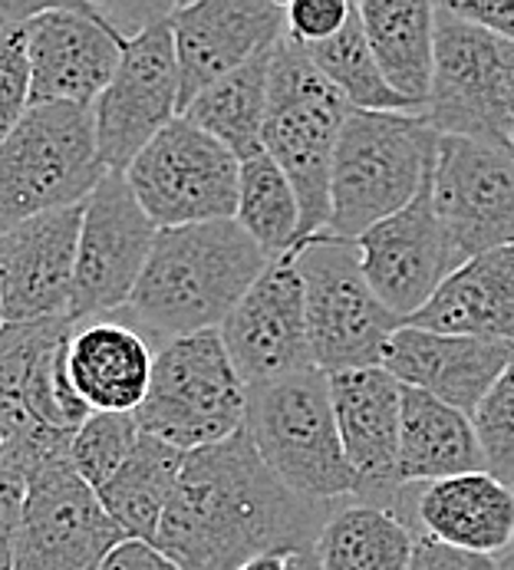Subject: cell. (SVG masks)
I'll list each match as a JSON object with an SVG mask.
<instances>
[{"instance_id": "obj_1", "label": "cell", "mask_w": 514, "mask_h": 570, "mask_svg": "<svg viewBox=\"0 0 514 570\" xmlns=\"http://www.w3.org/2000/svg\"><path fill=\"white\" fill-rule=\"evenodd\" d=\"M337 504L287 489L241 429L185 455L156 548L178 570H238L260 554L314 548Z\"/></svg>"}, {"instance_id": "obj_2", "label": "cell", "mask_w": 514, "mask_h": 570, "mask_svg": "<svg viewBox=\"0 0 514 570\" xmlns=\"http://www.w3.org/2000/svg\"><path fill=\"white\" fill-rule=\"evenodd\" d=\"M270 261L235 218L159 232L129 304L112 317L142 333L152 350L221 330Z\"/></svg>"}, {"instance_id": "obj_3", "label": "cell", "mask_w": 514, "mask_h": 570, "mask_svg": "<svg viewBox=\"0 0 514 570\" xmlns=\"http://www.w3.org/2000/svg\"><path fill=\"white\" fill-rule=\"evenodd\" d=\"M73 326V317L0 324L3 462L27 479L43 465L70 459L73 432L89 415L67 370Z\"/></svg>"}, {"instance_id": "obj_4", "label": "cell", "mask_w": 514, "mask_h": 570, "mask_svg": "<svg viewBox=\"0 0 514 570\" xmlns=\"http://www.w3.org/2000/svg\"><path fill=\"white\" fill-rule=\"evenodd\" d=\"M346 116V99L317 73L307 50L284 33L270 50L260 146L294 185L300 205L297 245L327 232L330 171Z\"/></svg>"}, {"instance_id": "obj_5", "label": "cell", "mask_w": 514, "mask_h": 570, "mask_svg": "<svg viewBox=\"0 0 514 570\" xmlns=\"http://www.w3.org/2000/svg\"><path fill=\"white\" fill-rule=\"evenodd\" d=\"M438 132L423 112H359L343 122L330 171L327 235L356 242L403 212L428 181Z\"/></svg>"}, {"instance_id": "obj_6", "label": "cell", "mask_w": 514, "mask_h": 570, "mask_svg": "<svg viewBox=\"0 0 514 570\" xmlns=\"http://www.w3.org/2000/svg\"><path fill=\"white\" fill-rule=\"evenodd\" d=\"M245 432L260 462L294 494L324 504L356 494V475L343 455L327 373L310 370L248 390Z\"/></svg>"}, {"instance_id": "obj_7", "label": "cell", "mask_w": 514, "mask_h": 570, "mask_svg": "<svg viewBox=\"0 0 514 570\" xmlns=\"http://www.w3.org/2000/svg\"><path fill=\"white\" fill-rule=\"evenodd\" d=\"M102 175L92 109L30 106L0 142V235L30 218L83 205Z\"/></svg>"}, {"instance_id": "obj_8", "label": "cell", "mask_w": 514, "mask_h": 570, "mask_svg": "<svg viewBox=\"0 0 514 570\" xmlns=\"http://www.w3.org/2000/svg\"><path fill=\"white\" fill-rule=\"evenodd\" d=\"M245 415L248 386L235 373L218 330L181 336L156 350L149 393L136 409L139 432L188 455L238 435Z\"/></svg>"}, {"instance_id": "obj_9", "label": "cell", "mask_w": 514, "mask_h": 570, "mask_svg": "<svg viewBox=\"0 0 514 570\" xmlns=\"http://www.w3.org/2000/svg\"><path fill=\"white\" fill-rule=\"evenodd\" d=\"M423 116L438 136L514 149V47L435 3V70Z\"/></svg>"}, {"instance_id": "obj_10", "label": "cell", "mask_w": 514, "mask_h": 570, "mask_svg": "<svg viewBox=\"0 0 514 570\" xmlns=\"http://www.w3.org/2000/svg\"><path fill=\"white\" fill-rule=\"evenodd\" d=\"M294 250L317 370L337 376L379 366L389 336L403 321L393 317L373 294L356 242H343L324 232L304 245H294Z\"/></svg>"}, {"instance_id": "obj_11", "label": "cell", "mask_w": 514, "mask_h": 570, "mask_svg": "<svg viewBox=\"0 0 514 570\" xmlns=\"http://www.w3.org/2000/svg\"><path fill=\"white\" fill-rule=\"evenodd\" d=\"M159 232L231 222L241 163L185 116L169 122L122 171Z\"/></svg>"}, {"instance_id": "obj_12", "label": "cell", "mask_w": 514, "mask_h": 570, "mask_svg": "<svg viewBox=\"0 0 514 570\" xmlns=\"http://www.w3.org/2000/svg\"><path fill=\"white\" fill-rule=\"evenodd\" d=\"M156 238L159 228L136 202L126 175L106 171L83 202L70 317L80 324L119 314L146 271Z\"/></svg>"}, {"instance_id": "obj_13", "label": "cell", "mask_w": 514, "mask_h": 570, "mask_svg": "<svg viewBox=\"0 0 514 570\" xmlns=\"http://www.w3.org/2000/svg\"><path fill=\"white\" fill-rule=\"evenodd\" d=\"M178 116V60L166 17L126 40L112 80L92 106L102 168L126 171Z\"/></svg>"}, {"instance_id": "obj_14", "label": "cell", "mask_w": 514, "mask_h": 570, "mask_svg": "<svg viewBox=\"0 0 514 570\" xmlns=\"http://www.w3.org/2000/svg\"><path fill=\"white\" fill-rule=\"evenodd\" d=\"M428 191L462 261L514 245V149L438 136Z\"/></svg>"}, {"instance_id": "obj_15", "label": "cell", "mask_w": 514, "mask_h": 570, "mask_svg": "<svg viewBox=\"0 0 514 570\" xmlns=\"http://www.w3.org/2000/svg\"><path fill=\"white\" fill-rule=\"evenodd\" d=\"M218 333L248 390L317 370L294 247L264 267Z\"/></svg>"}, {"instance_id": "obj_16", "label": "cell", "mask_w": 514, "mask_h": 570, "mask_svg": "<svg viewBox=\"0 0 514 570\" xmlns=\"http://www.w3.org/2000/svg\"><path fill=\"white\" fill-rule=\"evenodd\" d=\"M122 541L96 491L63 459L27 479L10 570H96Z\"/></svg>"}, {"instance_id": "obj_17", "label": "cell", "mask_w": 514, "mask_h": 570, "mask_svg": "<svg viewBox=\"0 0 514 570\" xmlns=\"http://www.w3.org/2000/svg\"><path fill=\"white\" fill-rule=\"evenodd\" d=\"M30 63V106L60 102L92 109L109 86L126 37L99 3H47L23 23Z\"/></svg>"}, {"instance_id": "obj_18", "label": "cell", "mask_w": 514, "mask_h": 570, "mask_svg": "<svg viewBox=\"0 0 514 570\" xmlns=\"http://www.w3.org/2000/svg\"><path fill=\"white\" fill-rule=\"evenodd\" d=\"M327 380L343 455L356 475L353 501L386 508L413 528L409 485L399 479L403 383L393 380L383 366L349 370Z\"/></svg>"}, {"instance_id": "obj_19", "label": "cell", "mask_w": 514, "mask_h": 570, "mask_svg": "<svg viewBox=\"0 0 514 570\" xmlns=\"http://www.w3.org/2000/svg\"><path fill=\"white\" fill-rule=\"evenodd\" d=\"M178 60V112L208 86L248 67L287 33L284 3L274 0H195L169 13Z\"/></svg>"}, {"instance_id": "obj_20", "label": "cell", "mask_w": 514, "mask_h": 570, "mask_svg": "<svg viewBox=\"0 0 514 570\" xmlns=\"http://www.w3.org/2000/svg\"><path fill=\"white\" fill-rule=\"evenodd\" d=\"M356 247L373 294L403 324L465 264L435 215L428 181L403 212L359 235Z\"/></svg>"}, {"instance_id": "obj_21", "label": "cell", "mask_w": 514, "mask_h": 570, "mask_svg": "<svg viewBox=\"0 0 514 570\" xmlns=\"http://www.w3.org/2000/svg\"><path fill=\"white\" fill-rule=\"evenodd\" d=\"M83 205L0 235V324L70 317Z\"/></svg>"}, {"instance_id": "obj_22", "label": "cell", "mask_w": 514, "mask_h": 570, "mask_svg": "<svg viewBox=\"0 0 514 570\" xmlns=\"http://www.w3.org/2000/svg\"><path fill=\"white\" fill-rule=\"evenodd\" d=\"M514 363V343L435 333L403 324L386 343L379 366L409 390L472 415Z\"/></svg>"}, {"instance_id": "obj_23", "label": "cell", "mask_w": 514, "mask_h": 570, "mask_svg": "<svg viewBox=\"0 0 514 570\" xmlns=\"http://www.w3.org/2000/svg\"><path fill=\"white\" fill-rule=\"evenodd\" d=\"M413 531L445 548L502 558L514 548V489L492 472L409 485Z\"/></svg>"}, {"instance_id": "obj_24", "label": "cell", "mask_w": 514, "mask_h": 570, "mask_svg": "<svg viewBox=\"0 0 514 570\" xmlns=\"http://www.w3.org/2000/svg\"><path fill=\"white\" fill-rule=\"evenodd\" d=\"M156 350L119 317H92L73 326L67 370L89 412H136L152 380Z\"/></svg>"}, {"instance_id": "obj_25", "label": "cell", "mask_w": 514, "mask_h": 570, "mask_svg": "<svg viewBox=\"0 0 514 570\" xmlns=\"http://www.w3.org/2000/svg\"><path fill=\"white\" fill-rule=\"evenodd\" d=\"M409 326L514 343V245L465 261Z\"/></svg>"}, {"instance_id": "obj_26", "label": "cell", "mask_w": 514, "mask_h": 570, "mask_svg": "<svg viewBox=\"0 0 514 570\" xmlns=\"http://www.w3.org/2000/svg\"><path fill=\"white\" fill-rule=\"evenodd\" d=\"M468 472H485V455L472 415L438 403L428 393L403 386V412H399L403 485H428Z\"/></svg>"}, {"instance_id": "obj_27", "label": "cell", "mask_w": 514, "mask_h": 570, "mask_svg": "<svg viewBox=\"0 0 514 570\" xmlns=\"http://www.w3.org/2000/svg\"><path fill=\"white\" fill-rule=\"evenodd\" d=\"M356 7L383 80L423 112L435 70V3L366 0Z\"/></svg>"}, {"instance_id": "obj_28", "label": "cell", "mask_w": 514, "mask_h": 570, "mask_svg": "<svg viewBox=\"0 0 514 570\" xmlns=\"http://www.w3.org/2000/svg\"><path fill=\"white\" fill-rule=\"evenodd\" d=\"M185 465V452L175 445L139 432V442L126 465L96 491L102 511L112 518V524L122 531L126 541H146L152 544L159 534V524L166 518L171 491L178 485Z\"/></svg>"}, {"instance_id": "obj_29", "label": "cell", "mask_w": 514, "mask_h": 570, "mask_svg": "<svg viewBox=\"0 0 514 570\" xmlns=\"http://www.w3.org/2000/svg\"><path fill=\"white\" fill-rule=\"evenodd\" d=\"M413 548L416 534L403 518L363 501L337 504L314 541L324 570H406Z\"/></svg>"}, {"instance_id": "obj_30", "label": "cell", "mask_w": 514, "mask_h": 570, "mask_svg": "<svg viewBox=\"0 0 514 570\" xmlns=\"http://www.w3.org/2000/svg\"><path fill=\"white\" fill-rule=\"evenodd\" d=\"M267 77H270V50L235 70L231 77L208 86L191 106L181 112L191 126L218 139L238 163L264 153L260 132L267 116Z\"/></svg>"}, {"instance_id": "obj_31", "label": "cell", "mask_w": 514, "mask_h": 570, "mask_svg": "<svg viewBox=\"0 0 514 570\" xmlns=\"http://www.w3.org/2000/svg\"><path fill=\"white\" fill-rule=\"evenodd\" d=\"M304 50H307L310 63L317 67V73L340 92L349 109H359V112H419L403 96H396L389 89V82L383 80L356 3H349V17H346L337 37H330L317 47H304Z\"/></svg>"}, {"instance_id": "obj_32", "label": "cell", "mask_w": 514, "mask_h": 570, "mask_svg": "<svg viewBox=\"0 0 514 570\" xmlns=\"http://www.w3.org/2000/svg\"><path fill=\"white\" fill-rule=\"evenodd\" d=\"M235 222L267 257H280L300 238V205L294 185L267 153L241 163Z\"/></svg>"}, {"instance_id": "obj_33", "label": "cell", "mask_w": 514, "mask_h": 570, "mask_svg": "<svg viewBox=\"0 0 514 570\" xmlns=\"http://www.w3.org/2000/svg\"><path fill=\"white\" fill-rule=\"evenodd\" d=\"M139 442L136 412H89L70 442V465L92 491H99L132 455Z\"/></svg>"}, {"instance_id": "obj_34", "label": "cell", "mask_w": 514, "mask_h": 570, "mask_svg": "<svg viewBox=\"0 0 514 570\" xmlns=\"http://www.w3.org/2000/svg\"><path fill=\"white\" fill-rule=\"evenodd\" d=\"M472 425L485 455V472L514 482V363L472 412Z\"/></svg>"}, {"instance_id": "obj_35", "label": "cell", "mask_w": 514, "mask_h": 570, "mask_svg": "<svg viewBox=\"0 0 514 570\" xmlns=\"http://www.w3.org/2000/svg\"><path fill=\"white\" fill-rule=\"evenodd\" d=\"M30 109V63L23 23L0 30V142Z\"/></svg>"}, {"instance_id": "obj_36", "label": "cell", "mask_w": 514, "mask_h": 570, "mask_svg": "<svg viewBox=\"0 0 514 570\" xmlns=\"http://www.w3.org/2000/svg\"><path fill=\"white\" fill-rule=\"evenodd\" d=\"M349 17L346 0H290L284 3L287 37L300 47H317L337 37Z\"/></svg>"}, {"instance_id": "obj_37", "label": "cell", "mask_w": 514, "mask_h": 570, "mask_svg": "<svg viewBox=\"0 0 514 570\" xmlns=\"http://www.w3.org/2000/svg\"><path fill=\"white\" fill-rule=\"evenodd\" d=\"M27 504V475L0 459V570H10Z\"/></svg>"}, {"instance_id": "obj_38", "label": "cell", "mask_w": 514, "mask_h": 570, "mask_svg": "<svg viewBox=\"0 0 514 570\" xmlns=\"http://www.w3.org/2000/svg\"><path fill=\"white\" fill-rule=\"evenodd\" d=\"M406 570H505L498 558H482V554H468V551H455L445 548L432 538H416L413 558Z\"/></svg>"}, {"instance_id": "obj_39", "label": "cell", "mask_w": 514, "mask_h": 570, "mask_svg": "<svg viewBox=\"0 0 514 570\" xmlns=\"http://www.w3.org/2000/svg\"><path fill=\"white\" fill-rule=\"evenodd\" d=\"M448 10L514 47V0H452Z\"/></svg>"}, {"instance_id": "obj_40", "label": "cell", "mask_w": 514, "mask_h": 570, "mask_svg": "<svg viewBox=\"0 0 514 570\" xmlns=\"http://www.w3.org/2000/svg\"><path fill=\"white\" fill-rule=\"evenodd\" d=\"M96 570H178L171 564L169 558L156 548V544H146V541H122L116 544L106 561Z\"/></svg>"}, {"instance_id": "obj_41", "label": "cell", "mask_w": 514, "mask_h": 570, "mask_svg": "<svg viewBox=\"0 0 514 570\" xmlns=\"http://www.w3.org/2000/svg\"><path fill=\"white\" fill-rule=\"evenodd\" d=\"M287 558H290V554H260V558L241 564L238 570H287Z\"/></svg>"}, {"instance_id": "obj_42", "label": "cell", "mask_w": 514, "mask_h": 570, "mask_svg": "<svg viewBox=\"0 0 514 570\" xmlns=\"http://www.w3.org/2000/svg\"><path fill=\"white\" fill-rule=\"evenodd\" d=\"M287 570H324V568H320V561H317L314 548H304V551H294V554L287 558Z\"/></svg>"}, {"instance_id": "obj_43", "label": "cell", "mask_w": 514, "mask_h": 570, "mask_svg": "<svg viewBox=\"0 0 514 570\" xmlns=\"http://www.w3.org/2000/svg\"><path fill=\"white\" fill-rule=\"evenodd\" d=\"M502 568L514 570V551H508V561H502Z\"/></svg>"}, {"instance_id": "obj_44", "label": "cell", "mask_w": 514, "mask_h": 570, "mask_svg": "<svg viewBox=\"0 0 514 570\" xmlns=\"http://www.w3.org/2000/svg\"><path fill=\"white\" fill-rule=\"evenodd\" d=\"M0 459H3V429H0Z\"/></svg>"}, {"instance_id": "obj_45", "label": "cell", "mask_w": 514, "mask_h": 570, "mask_svg": "<svg viewBox=\"0 0 514 570\" xmlns=\"http://www.w3.org/2000/svg\"><path fill=\"white\" fill-rule=\"evenodd\" d=\"M512 489H514V482H512ZM512 551H514V548H512Z\"/></svg>"}, {"instance_id": "obj_46", "label": "cell", "mask_w": 514, "mask_h": 570, "mask_svg": "<svg viewBox=\"0 0 514 570\" xmlns=\"http://www.w3.org/2000/svg\"><path fill=\"white\" fill-rule=\"evenodd\" d=\"M512 146H514V142H512Z\"/></svg>"}]
</instances>
